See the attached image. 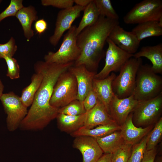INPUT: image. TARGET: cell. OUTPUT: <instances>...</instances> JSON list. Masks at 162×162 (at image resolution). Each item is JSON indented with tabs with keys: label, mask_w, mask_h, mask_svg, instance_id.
Returning a JSON list of instances; mask_svg holds the SVG:
<instances>
[{
	"label": "cell",
	"mask_w": 162,
	"mask_h": 162,
	"mask_svg": "<svg viewBox=\"0 0 162 162\" xmlns=\"http://www.w3.org/2000/svg\"><path fill=\"white\" fill-rule=\"evenodd\" d=\"M74 64L73 62L58 64L39 61L34 64V68L42 73L43 79L30 108L21 123V129H42L56 118L59 108L50 104L53 88L59 76Z\"/></svg>",
	"instance_id": "6da1fadb"
},
{
	"label": "cell",
	"mask_w": 162,
	"mask_h": 162,
	"mask_svg": "<svg viewBox=\"0 0 162 162\" xmlns=\"http://www.w3.org/2000/svg\"><path fill=\"white\" fill-rule=\"evenodd\" d=\"M118 20L100 16L94 24L85 28L77 37V44L80 53L73 65H84L89 70L94 72L105 55L104 46L113 28L119 25Z\"/></svg>",
	"instance_id": "7a4b0ae2"
},
{
	"label": "cell",
	"mask_w": 162,
	"mask_h": 162,
	"mask_svg": "<svg viewBox=\"0 0 162 162\" xmlns=\"http://www.w3.org/2000/svg\"><path fill=\"white\" fill-rule=\"evenodd\" d=\"M162 91V77L153 71L150 65H141L136 75L133 94L134 99L138 101L149 100L158 96Z\"/></svg>",
	"instance_id": "3957f363"
},
{
	"label": "cell",
	"mask_w": 162,
	"mask_h": 162,
	"mask_svg": "<svg viewBox=\"0 0 162 162\" xmlns=\"http://www.w3.org/2000/svg\"><path fill=\"white\" fill-rule=\"evenodd\" d=\"M142 64L141 58H130L122 66L119 74L112 81V87L114 94L119 98L128 97L133 94L136 84L138 70Z\"/></svg>",
	"instance_id": "277c9868"
},
{
	"label": "cell",
	"mask_w": 162,
	"mask_h": 162,
	"mask_svg": "<svg viewBox=\"0 0 162 162\" xmlns=\"http://www.w3.org/2000/svg\"><path fill=\"white\" fill-rule=\"evenodd\" d=\"M77 92L75 77L68 70L58 77L53 88L50 104L58 108L63 107L76 99Z\"/></svg>",
	"instance_id": "5b68a950"
},
{
	"label": "cell",
	"mask_w": 162,
	"mask_h": 162,
	"mask_svg": "<svg viewBox=\"0 0 162 162\" xmlns=\"http://www.w3.org/2000/svg\"><path fill=\"white\" fill-rule=\"evenodd\" d=\"M76 27L72 26L64 34L62 43L56 52H49L45 55L44 61L64 64L74 62L80 55V50L77 44Z\"/></svg>",
	"instance_id": "8992f818"
},
{
	"label": "cell",
	"mask_w": 162,
	"mask_h": 162,
	"mask_svg": "<svg viewBox=\"0 0 162 162\" xmlns=\"http://www.w3.org/2000/svg\"><path fill=\"white\" fill-rule=\"evenodd\" d=\"M162 111V93L149 100L138 101L132 112V121L137 127L155 123L160 118Z\"/></svg>",
	"instance_id": "52a82bcc"
},
{
	"label": "cell",
	"mask_w": 162,
	"mask_h": 162,
	"mask_svg": "<svg viewBox=\"0 0 162 162\" xmlns=\"http://www.w3.org/2000/svg\"><path fill=\"white\" fill-rule=\"evenodd\" d=\"M162 18L161 0H144L136 4L123 17L127 24L158 21Z\"/></svg>",
	"instance_id": "ba28073f"
},
{
	"label": "cell",
	"mask_w": 162,
	"mask_h": 162,
	"mask_svg": "<svg viewBox=\"0 0 162 162\" xmlns=\"http://www.w3.org/2000/svg\"><path fill=\"white\" fill-rule=\"evenodd\" d=\"M0 100L7 115V128L10 131H14L20 127L27 115V107L23 104L20 97L13 92L3 93Z\"/></svg>",
	"instance_id": "9c48e42d"
},
{
	"label": "cell",
	"mask_w": 162,
	"mask_h": 162,
	"mask_svg": "<svg viewBox=\"0 0 162 162\" xmlns=\"http://www.w3.org/2000/svg\"><path fill=\"white\" fill-rule=\"evenodd\" d=\"M106 42L108 47L106 52L105 64L102 70L94 76V78L102 80L109 76L112 71H119L126 62L133 56L121 49L108 38Z\"/></svg>",
	"instance_id": "30bf717a"
},
{
	"label": "cell",
	"mask_w": 162,
	"mask_h": 162,
	"mask_svg": "<svg viewBox=\"0 0 162 162\" xmlns=\"http://www.w3.org/2000/svg\"><path fill=\"white\" fill-rule=\"evenodd\" d=\"M85 8L76 5L58 12L54 33L49 39L52 45L56 46L58 44L64 32L70 28L73 22L80 16Z\"/></svg>",
	"instance_id": "8fae6325"
},
{
	"label": "cell",
	"mask_w": 162,
	"mask_h": 162,
	"mask_svg": "<svg viewBox=\"0 0 162 162\" xmlns=\"http://www.w3.org/2000/svg\"><path fill=\"white\" fill-rule=\"evenodd\" d=\"M138 102L133 94L122 99L118 98L114 94L110 104L109 114L112 119L121 126L133 112Z\"/></svg>",
	"instance_id": "7c38bea8"
},
{
	"label": "cell",
	"mask_w": 162,
	"mask_h": 162,
	"mask_svg": "<svg viewBox=\"0 0 162 162\" xmlns=\"http://www.w3.org/2000/svg\"><path fill=\"white\" fill-rule=\"evenodd\" d=\"M108 38L118 47L129 54L136 53L140 45V41L131 32L125 31L119 25L113 28Z\"/></svg>",
	"instance_id": "4fadbf2b"
},
{
	"label": "cell",
	"mask_w": 162,
	"mask_h": 162,
	"mask_svg": "<svg viewBox=\"0 0 162 162\" xmlns=\"http://www.w3.org/2000/svg\"><path fill=\"white\" fill-rule=\"evenodd\" d=\"M73 146L81 153L82 162H96L104 153L96 139L90 136L75 137Z\"/></svg>",
	"instance_id": "5bb4252c"
},
{
	"label": "cell",
	"mask_w": 162,
	"mask_h": 162,
	"mask_svg": "<svg viewBox=\"0 0 162 162\" xmlns=\"http://www.w3.org/2000/svg\"><path fill=\"white\" fill-rule=\"evenodd\" d=\"M68 70L76 80L78 90L76 99L82 102L89 92L92 89L93 81L97 72L89 70L84 65H73Z\"/></svg>",
	"instance_id": "9a60e30c"
},
{
	"label": "cell",
	"mask_w": 162,
	"mask_h": 162,
	"mask_svg": "<svg viewBox=\"0 0 162 162\" xmlns=\"http://www.w3.org/2000/svg\"><path fill=\"white\" fill-rule=\"evenodd\" d=\"M121 126L120 133L126 143L133 145L147 135L153 128V125L142 128L137 127L132 121V112L128 116L124 122Z\"/></svg>",
	"instance_id": "2e32d148"
},
{
	"label": "cell",
	"mask_w": 162,
	"mask_h": 162,
	"mask_svg": "<svg viewBox=\"0 0 162 162\" xmlns=\"http://www.w3.org/2000/svg\"><path fill=\"white\" fill-rule=\"evenodd\" d=\"M116 75L114 73L105 79L98 80L94 78L92 88L98 99L104 105L109 113V106L110 101L114 95L112 87V82Z\"/></svg>",
	"instance_id": "e0dca14e"
},
{
	"label": "cell",
	"mask_w": 162,
	"mask_h": 162,
	"mask_svg": "<svg viewBox=\"0 0 162 162\" xmlns=\"http://www.w3.org/2000/svg\"><path fill=\"white\" fill-rule=\"evenodd\" d=\"M87 112L83 127L92 129L97 126L112 123L113 120L103 104L98 100L95 105Z\"/></svg>",
	"instance_id": "ac0fdd59"
},
{
	"label": "cell",
	"mask_w": 162,
	"mask_h": 162,
	"mask_svg": "<svg viewBox=\"0 0 162 162\" xmlns=\"http://www.w3.org/2000/svg\"><path fill=\"white\" fill-rule=\"evenodd\" d=\"M15 16L22 26L25 37L29 41L34 35V31L32 28V23L38 19L36 8L31 5L24 6L18 11Z\"/></svg>",
	"instance_id": "d6986e66"
},
{
	"label": "cell",
	"mask_w": 162,
	"mask_h": 162,
	"mask_svg": "<svg viewBox=\"0 0 162 162\" xmlns=\"http://www.w3.org/2000/svg\"><path fill=\"white\" fill-rule=\"evenodd\" d=\"M133 57L136 58L146 57L152 62V69L155 73H162L161 43L154 46H143L139 51L133 54Z\"/></svg>",
	"instance_id": "ffe728a7"
},
{
	"label": "cell",
	"mask_w": 162,
	"mask_h": 162,
	"mask_svg": "<svg viewBox=\"0 0 162 162\" xmlns=\"http://www.w3.org/2000/svg\"><path fill=\"white\" fill-rule=\"evenodd\" d=\"M121 126L115 122L88 129L83 126L77 130L70 134L73 137L87 136L96 139L108 135L117 131L120 130Z\"/></svg>",
	"instance_id": "44dd1931"
},
{
	"label": "cell",
	"mask_w": 162,
	"mask_h": 162,
	"mask_svg": "<svg viewBox=\"0 0 162 162\" xmlns=\"http://www.w3.org/2000/svg\"><path fill=\"white\" fill-rule=\"evenodd\" d=\"M87 112L77 116L58 113L56 118L58 126L61 131L70 134L83 126Z\"/></svg>",
	"instance_id": "7402d4cb"
},
{
	"label": "cell",
	"mask_w": 162,
	"mask_h": 162,
	"mask_svg": "<svg viewBox=\"0 0 162 162\" xmlns=\"http://www.w3.org/2000/svg\"><path fill=\"white\" fill-rule=\"evenodd\" d=\"M35 73L31 78V82L22 90L20 99L27 107L32 104L35 95L38 90L43 79L42 73L38 69L34 68Z\"/></svg>",
	"instance_id": "603a6c76"
},
{
	"label": "cell",
	"mask_w": 162,
	"mask_h": 162,
	"mask_svg": "<svg viewBox=\"0 0 162 162\" xmlns=\"http://www.w3.org/2000/svg\"><path fill=\"white\" fill-rule=\"evenodd\" d=\"M131 32L141 41L146 38L162 35V27L158 21H148L138 24Z\"/></svg>",
	"instance_id": "cb8c5ba5"
},
{
	"label": "cell",
	"mask_w": 162,
	"mask_h": 162,
	"mask_svg": "<svg viewBox=\"0 0 162 162\" xmlns=\"http://www.w3.org/2000/svg\"><path fill=\"white\" fill-rule=\"evenodd\" d=\"M95 139L105 153L112 154L125 143L120 130L116 131L105 136Z\"/></svg>",
	"instance_id": "d4e9b609"
},
{
	"label": "cell",
	"mask_w": 162,
	"mask_h": 162,
	"mask_svg": "<svg viewBox=\"0 0 162 162\" xmlns=\"http://www.w3.org/2000/svg\"><path fill=\"white\" fill-rule=\"evenodd\" d=\"M82 19L76 28L77 36L86 28L95 24L98 21L100 14L94 0L85 8Z\"/></svg>",
	"instance_id": "484cf974"
},
{
	"label": "cell",
	"mask_w": 162,
	"mask_h": 162,
	"mask_svg": "<svg viewBox=\"0 0 162 162\" xmlns=\"http://www.w3.org/2000/svg\"><path fill=\"white\" fill-rule=\"evenodd\" d=\"M100 16L110 19L118 20L119 16L110 0H94Z\"/></svg>",
	"instance_id": "4316f807"
},
{
	"label": "cell",
	"mask_w": 162,
	"mask_h": 162,
	"mask_svg": "<svg viewBox=\"0 0 162 162\" xmlns=\"http://www.w3.org/2000/svg\"><path fill=\"white\" fill-rule=\"evenodd\" d=\"M162 136V118L157 122L153 129L148 134L146 151L152 150L156 147Z\"/></svg>",
	"instance_id": "83f0119b"
},
{
	"label": "cell",
	"mask_w": 162,
	"mask_h": 162,
	"mask_svg": "<svg viewBox=\"0 0 162 162\" xmlns=\"http://www.w3.org/2000/svg\"><path fill=\"white\" fill-rule=\"evenodd\" d=\"M148 134L138 143L132 146L130 155L128 162H141L146 151Z\"/></svg>",
	"instance_id": "f1b7e54d"
},
{
	"label": "cell",
	"mask_w": 162,
	"mask_h": 162,
	"mask_svg": "<svg viewBox=\"0 0 162 162\" xmlns=\"http://www.w3.org/2000/svg\"><path fill=\"white\" fill-rule=\"evenodd\" d=\"M86 112L82 102L77 99L75 100L67 105L59 108L58 110L59 113L71 116L80 115Z\"/></svg>",
	"instance_id": "f546056e"
},
{
	"label": "cell",
	"mask_w": 162,
	"mask_h": 162,
	"mask_svg": "<svg viewBox=\"0 0 162 162\" xmlns=\"http://www.w3.org/2000/svg\"><path fill=\"white\" fill-rule=\"evenodd\" d=\"M133 145L125 143L112 154V162H128Z\"/></svg>",
	"instance_id": "4dcf8cb0"
},
{
	"label": "cell",
	"mask_w": 162,
	"mask_h": 162,
	"mask_svg": "<svg viewBox=\"0 0 162 162\" xmlns=\"http://www.w3.org/2000/svg\"><path fill=\"white\" fill-rule=\"evenodd\" d=\"M8 67L7 76L11 80L18 79L20 77V65L16 59L13 57L6 56L3 58Z\"/></svg>",
	"instance_id": "1f68e13d"
},
{
	"label": "cell",
	"mask_w": 162,
	"mask_h": 162,
	"mask_svg": "<svg viewBox=\"0 0 162 162\" xmlns=\"http://www.w3.org/2000/svg\"><path fill=\"white\" fill-rule=\"evenodd\" d=\"M24 7L22 0H11L8 6L0 14V22L7 17L15 16Z\"/></svg>",
	"instance_id": "d6a6232c"
},
{
	"label": "cell",
	"mask_w": 162,
	"mask_h": 162,
	"mask_svg": "<svg viewBox=\"0 0 162 162\" xmlns=\"http://www.w3.org/2000/svg\"><path fill=\"white\" fill-rule=\"evenodd\" d=\"M17 50L15 40L11 37L7 43L0 44V58L6 56L13 57Z\"/></svg>",
	"instance_id": "836d02e7"
},
{
	"label": "cell",
	"mask_w": 162,
	"mask_h": 162,
	"mask_svg": "<svg viewBox=\"0 0 162 162\" xmlns=\"http://www.w3.org/2000/svg\"><path fill=\"white\" fill-rule=\"evenodd\" d=\"M42 5L44 6H52L62 10L73 6V0H42Z\"/></svg>",
	"instance_id": "e575fe53"
},
{
	"label": "cell",
	"mask_w": 162,
	"mask_h": 162,
	"mask_svg": "<svg viewBox=\"0 0 162 162\" xmlns=\"http://www.w3.org/2000/svg\"><path fill=\"white\" fill-rule=\"evenodd\" d=\"M98 100L96 94L92 88L89 92L82 102L86 112L92 108L96 104Z\"/></svg>",
	"instance_id": "d590c367"
},
{
	"label": "cell",
	"mask_w": 162,
	"mask_h": 162,
	"mask_svg": "<svg viewBox=\"0 0 162 162\" xmlns=\"http://www.w3.org/2000/svg\"><path fill=\"white\" fill-rule=\"evenodd\" d=\"M47 24L43 19L37 20L34 25V29L37 33L39 35L45 32L47 29Z\"/></svg>",
	"instance_id": "8d00e7d4"
},
{
	"label": "cell",
	"mask_w": 162,
	"mask_h": 162,
	"mask_svg": "<svg viewBox=\"0 0 162 162\" xmlns=\"http://www.w3.org/2000/svg\"><path fill=\"white\" fill-rule=\"evenodd\" d=\"M157 154L156 147L150 150L146 151L141 162H154Z\"/></svg>",
	"instance_id": "74e56055"
},
{
	"label": "cell",
	"mask_w": 162,
	"mask_h": 162,
	"mask_svg": "<svg viewBox=\"0 0 162 162\" xmlns=\"http://www.w3.org/2000/svg\"><path fill=\"white\" fill-rule=\"evenodd\" d=\"M112 154H103L96 162H112Z\"/></svg>",
	"instance_id": "f35d334b"
},
{
	"label": "cell",
	"mask_w": 162,
	"mask_h": 162,
	"mask_svg": "<svg viewBox=\"0 0 162 162\" xmlns=\"http://www.w3.org/2000/svg\"><path fill=\"white\" fill-rule=\"evenodd\" d=\"M92 0H74V3L76 4V5L86 7L92 1Z\"/></svg>",
	"instance_id": "ab89813d"
},
{
	"label": "cell",
	"mask_w": 162,
	"mask_h": 162,
	"mask_svg": "<svg viewBox=\"0 0 162 162\" xmlns=\"http://www.w3.org/2000/svg\"><path fill=\"white\" fill-rule=\"evenodd\" d=\"M4 89V86L0 78V98L4 93L3 91Z\"/></svg>",
	"instance_id": "60d3db41"
},
{
	"label": "cell",
	"mask_w": 162,
	"mask_h": 162,
	"mask_svg": "<svg viewBox=\"0 0 162 162\" xmlns=\"http://www.w3.org/2000/svg\"><path fill=\"white\" fill-rule=\"evenodd\" d=\"M1 1H1V0H0V3H1Z\"/></svg>",
	"instance_id": "b9f144b4"
}]
</instances>
